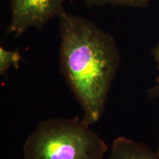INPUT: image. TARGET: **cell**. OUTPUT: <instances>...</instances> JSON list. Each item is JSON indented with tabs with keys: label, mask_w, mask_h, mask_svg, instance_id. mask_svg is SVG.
Masks as SVG:
<instances>
[{
	"label": "cell",
	"mask_w": 159,
	"mask_h": 159,
	"mask_svg": "<svg viewBox=\"0 0 159 159\" xmlns=\"http://www.w3.org/2000/svg\"><path fill=\"white\" fill-rule=\"evenodd\" d=\"M157 153H158V156H159V148H158V151H157Z\"/></svg>",
	"instance_id": "cell-8"
},
{
	"label": "cell",
	"mask_w": 159,
	"mask_h": 159,
	"mask_svg": "<svg viewBox=\"0 0 159 159\" xmlns=\"http://www.w3.org/2000/svg\"><path fill=\"white\" fill-rule=\"evenodd\" d=\"M108 145L79 117L41 121L26 139L25 159H104Z\"/></svg>",
	"instance_id": "cell-2"
},
{
	"label": "cell",
	"mask_w": 159,
	"mask_h": 159,
	"mask_svg": "<svg viewBox=\"0 0 159 159\" xmlns=\"http://www.w3.org/2000/svg\"><path fill=\"white\" fill-rule=\"evenodd\" d=\"M59 19L61 72L91 125L104 113L120 53L114 37L87 18L66 12Z\"/></svg>",
	"instance_id": "cell-1"
},
{
	"label": "cell",
	"mask_w": 159,
	"mask_h": 159,
	"mask_svg": "<svg viewBox=\"0 0 159 159\" xmlns=\"http://www.w3.org/2000/svg\"><path fill=\"white\" fill-rule=\"evenodd\" d=\"M21 55L18 51L7 50L2 46L0 47V75L4 76L11 67L18 68Z\"/></svg>",
	"instance_id": "cell-6"
},
{
	"label": "cell",
	"mask_w": 159,
	"mask_h": 159,
	"mask_svg": "<svg viewBox=\"0 0 159 159\" xmlns=\"http://www.w3.org/2000/svg\"><path fill=\"white\" fill-rule=\"evenodd\" d=\"M151 52H152L154 61L156 63L157 68L159 70V42L157 43L156 47H154L153 48L151 49ZM147 97L149 99H151V100L155 99H159V75L156 77L155 85L150 87L148 90Z\"/></svg>",
	"instance_id": "cell-7"
},
{
	"label": "cell",
	"mask_w": 159,
	"mask_h": 159,
	"mask_svg": "<svg viewBox=\"0 0 159 159\" xmlns=\"http://www.w3.org/2000/svg\"><path fill=\"white\" fill-rule=\"evenodd\" d=\"M156 0H84L88 7H102V6H116V7H128L134 8H143L150 5Z\"/></svg>",
	"instance_id": "cell-5"
},
{
	"label": "cell",
	"mask_w": 159,
	"mask_h": 159,
	"mask_svg": "<svg viewBox=\"0 0 159 159\" xmlns=\"http://www.w3.org/2000/svg\"><path fill=\"white\" fill-rule=\"evenodd\" d=\"M108 159H159V156L144 143L119 136L113 142Z\"/></svg>",
	"instance_id": "cell-4"
},
{
	"label": "cell",
	"mask_w": 159,
	"mask_h": 159,
	"mask_svg": "<svg viewBox=\"0 0 159 159\" xmlns=\"http://www.w3.org/2000/svg\"><path fill=\"white\" fill-rule=\"evenodd\" d=\"M66 0H11L7 34L20 37L30 27L41 30L51 19L66 13Z\"/></svg>",
	"instance_id": "cell-3"
}]
</instances>
